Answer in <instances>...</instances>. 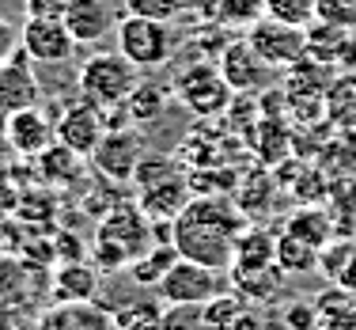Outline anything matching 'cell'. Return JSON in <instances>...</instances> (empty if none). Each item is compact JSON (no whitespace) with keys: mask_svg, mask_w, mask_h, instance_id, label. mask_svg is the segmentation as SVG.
Listing matches in <instances>:
<instances>
[{"mask_svg":"<svg viewBox=\"0 0 356 330\" xmlns=\"http://www.w3.org/2000/svg\"><path fill=\"white\" fill-rule=\"evenodd\" d=\"M326 118L345 133H356V69H345L330 80L326 95H322Z\"/></svg>","mask_w":356,"mask_h":330,"instance_id":"17","label":"cell"},{"mask_svg":"<svg viewBox=\"0 0 356 330\" xmlns=\"http://www.w3.org/2000/svg\"><path fill=\"white\" fill-rule=\"evenodd\" d=\"M0 125H4V137L12 141V148L19 152V156H27V159L42 156V152L57 141V122L42 107L12 110V114L0 118Z\"/></svg>","mask_w":356,"mask_h":330,"instance_id":"11","label":"cell"},{"mask_svg":"<svg viewBox=\"0 0 356 330\" xmlns=\"http://www.w3.org/2000/svg\"><path fill=\"white\" fill-rule=\"evenodd\" d=\"M315 19H322V23H334V27H345V31H353V27H356V0H318Z\"/></svg>","mask_w":356,"mask_h":330,"instance_id":"29","label":"cell"},{"mask_svg":"<svg viewBox=\"0 0 356 330\" xmlns=\"http://www.w3.org/2000/svg\"><path fill=\"white\" fill-rule=\"evenodd\" d=\"M106 114H103V107H95V103H76L69 107L61 118H57V141L61 145H69L72 152H80V156H91V152L99 148V141L106 137Z\"/></svg>","mask_w":356,"mask_h":330,"instance_id":"12","label":"cell"},{"mask_svg":"<svg viewBox=\"0 0 356 330\" xmlns=\"http://www.w3.org/2000/svg\"><path fill=\"white\" fill-rule=\"evenodd\" d=\"M38 159V175L42 179H49V182H57V186H72L76 179L83 175V159L88 156H80V152H72L69 145H61V141H54Z\"/></svg>","mask_w":356,"mask_h":330,"instance_id":"19","label":"cell"},{"mask_svg":"<svg viewBox=\"0 0 356 330\" xmlns=\"http://www.w3.org/2000/svg\"><path fill=\"white\" fill-rule=\"evenodd\" d=\"M144 156H148V152H144V137L133 129V125H122V129H106V137L99 141V148L91 152L88 159L103 179L129 182L133 175H137Z\"/></svg>","mask_w":356,"mask_h":330,"instance_id":"10","label":"cell"},{"mask_svg":"<svg viewBox=\"0 0 356 330\" xmlns=\"http://www.w3.org/2000/svg\"><path fill=\"white\" fill-rule=\"evenodd\" d=\"M284 277L288 274L277 262H269V266H232V285L247 300H273L281 292Z\"/></svg>","mask_w":356,"mask_h":330,"instance_id":"18","label":"cell"},{"mask_svg":"<svg viewBox=\"0 0 356 330\" xmlns=\"http://www.w3.org/2000/svg\"><path fill=\"white\" fill-rule=\"evenodd\" d=\"M133 182L140 186V209L148 213V220H159V224H171L193 198L190 179L178 171L171 156H144Z\"/></svg>","mask_w":356,"mask_h":330,"instance_id":"2","label":"cell"},{"mask_svg":"<svg viewBox=\"0 0 356 330\" xmlns=\"http://www.w3.org/2000/svg\"><path fill=\"white\" fill-rule=\"evenodd\" d=\"M114 35H118V49L144 72L163 69L178 49V38H175L171 23H163V19H144V15L125 12V19L118 23Z\"/></svg>","mask_w":356,"mask_h":330,"instance_id":"5","label":"cell"},{"mask_svg":"<svg viewBox=\"0 0 356 330\" xmlns=\"http://www.w3.org/2000/svg\"><path fill=\"white\" fill-rule=\"evenodd\" d=\"M247 42L273 69H292L300 57H307V27H292V23H281L273 15H261L250 27Z\"/></svg>","mask_w":356,"mask_h":330,"instance_id":"8","label":"cell"},{"mask_svg":"<svg viewBox=\"0 0 356 330\" xmlns=\"http://www.w3.org/2000/svg\"><path fill=\"white\" fill-rule=\"evenodd\" d=\"M315 330H322V327H315ZM326 330H337V327H326Z\"/></svg>","mask_w":356,"mask_h":330,"instance_id":"37","label":"cell"},{"mask_svg":"<svg viewBox=\"0 0 356 330\" xmlns=\"http://www.w3.org/2000/svg\"><path fill=\"white\" fill-rule=\"evenodd\" d=\"M284 323H288V330H315L318 327V308L307 300H296L284 308Z\"/></svg>","mask_w":356,"mask_h":330,"instance_id":"31","label":"cell"},{"mask_svg":"<svg viewBox=\"0 0 356 330\" xmlns=\"http://www.w3.org/2000/svg\"><path fill=\"white\" fill-rule=\"evenodd\" d=\"M175 95L182 107H190L193 114L201 118H213L220 110L227 107V99H232V84L224 80V72H220V65H190L186 72H178L175 80Z\"/></svg>","mask_w":356,"mask_h":330,"instance_id":"9","label":"cell"},{"mask_svg":"<svg viewBox=\"0 0 356 330\" xmlns=\"http://www.w3.org/2000/svg\"><path fill=\"white\" fill-rule=\"evenodd\" d=\"M288 232L292 235H300V239H307L311 247H326L330 243V220L322 209H300L292 220H288Z\"/></svg>","mask_w":356,"mask_h":330,"instance_id":"25","label":"cell"},{"mask_svg":"<svg viewBox=\"0 0 356 330\" xmlns=\"http://www.w3.org/2000/svg\"><path fill=\"white\" fill-rule=\"evenodd\" d=\"M247 213L227 198L201 194L171 220V243L182 258H193L213 269H232L235 247L247 232Z\"/></svg>","mask_w":356,"mask_h":330,"instance_id":"1","label":"cell"},{"mask_svg":"<svg viewBox=\"0 0 356 330\" xmlns=\"http://www.w3.org/2000/svg\"><path fill=\"white\" fill-rule=\"evenodd\" d=\"M95 285H99V269L83 266V262H65L61 269H57L54 277V289L61 300H72V304H88L91 296H95Z\"/></svg>","mask_w":356,"mask_h":330,"instance_id":"21","label":"cell"},{"mask_svg":"<svg viewBox=\"0 0 356 330\" xmlns=\"http://www.w3.org/2000/svg\"><path fill=\"white\" fill-rule=\"evenodd\" d=\"M269 262H277V239L266 228H247L239 247H235L232 266H269Z\"/></svg>","mask_w":356,"mask_h":330,"instance_id":"24","label":"cell"},{"mask_svg":"<svg viewBox=\"0 0 356 330\" xmlns=\"http://www.w3.org/2000/svg\"><path fill=\"white\" fill-rule=\"evenodd\" d=\"M307 54L315 61L330 65L334 72H345V69H356V46L349 38L345 27H334V23H322L315 19L307 27Z\"/></svg>","mask_w":356,"mask_h":330,"instance_id":"15","label":"cell"},{"mask_svg":"<svg viewBox=\"0 0 356 330\" xmlns=\"http://www.w3.org/2000/svg\"><path fill=\"white\" fill-rule=\"evenodd\" d=\"M159 330H213L205 319V304H167Z\"/></svg>","mask_w":356,"mask_h":330,"instance_id":"27","label":"cell"},{"mask_svg":"<svg viewBox=\"0 0 356 330\" xmlns=\"http://www.w3.org/2000/svg\"><path fill=\"white\" fill-rule=\"evenodd\" d=\"M148 247H152V224H148V213L140 205H118L99 224L95 255H99V266L103 269L133 266Z\"/></svg>","mask_w":356,"mask_h":330,"instance_id":"3","label":"cell"},{"mask_svg":"<svg viewBox=\"0 0 356 330\" xmlns=\"http://www.w3.org/2000/svg\"><path fill=\"white\" fill-rule=\"evenodd\" d=\"M144 69L129 61L122 49H110V54H91L88 61L76 72V88L88 103L95 107H125V99L133 95V88L144 80Z\"/></svg>","mask_w":356,"mask_h":330,"instance_id":"4","label":"cell"},{"mask_svg":"<svg viewBox=\"0 0 356 330\" xmlns=\"http://www.w3.org/2000/svg\"><path fill=\"white\" fill-rule=\"evenodd\" d=\"M261 4H266V15H273V19L292 23V27H311L318 0H261Z\"/></svg>","mask_w":356,"mask_h":330,"instance_id":"28","label":"cell"},{"mask_svg":"<svg viewBox=\"0 0 356 330\" xmlns=\"http://www.w3.org/2000/svg\"><path fill=\"white\" fill-rule=\"evenodd\" d=\"M19 42L35 65H65L80 46L61 15H27V23L19 27Z\"/></svg>","mask_w":356,"mask_h":330,"instance_id":"7","label":"cell"},{"mask_svg":"<svg viewBox=\"0 0 356 330\" xmlns=\"http://www.w3.org/2000/svg\"><path fill=\"white\" fill-rule=\"evenodd\" d=\"M125 12L129 15H144V19H163L171 23L182 12V0H125Z\"/></svg>","mask_w":356,"mask_h":330,"instance_id":"30","label":"cell"},{"mask_svg":"<svg viewBox=\"0 0 356 330\" xmlns=\"http://www.w3.org/2000/svg\"><path fill=\"white\" fill-rule=\"evenodd\" d=\"M38 103H42V84L31 72V57L19 49L12 61L0 65V118L23 107H38Z\"/></svg>","mask_w":356,"mask_h":330,"instance_id":"13","label":"cell"},{"mask_svg":"<svg viewBox=\"0 0 356 330\" xmlns=\"http://www.w3.org/2000/svg\"><path fill=\"white\" fill-rule=\"evenodd\" d=\"M27 15H65L69 0H23Z\"/></svg>","mask_w":356,"mask_h":330,"instance_id":"33","label":"cell"},{"mask_svg":"<svg viewBox=\"0 0 356 330\" xmlns=\"http://www.w3.org/2000/svg\"><path fill=\"white\" fill-rule=\"evenodd\" d=\"M61 19L69 23L72 38L80 42V46L103 42L110 31H118V23H122L110 0H69V8H65Z\"/></svg>","mask_w":356,"mask_h":330,"instance_id":"14","label":"cell"},{"mask_svg":"<svg viewBox=\"0 0 356 330\" xmlns=\"http://www.w3.org/2000/svg\"><path fill=\"white\" fill-rule=\"evenodd\" d=\"M227 277L224 269H213V266H201L193 258H175V266L163 274V281L156 285V296L163 304H209L213 296L227 292Z\"/></svg>","mask_w":356,"mask_h":330,"instance_id":"6","label":"cell"},{"mask_svg":"<svg viewBox=\"0 0 356 330\" xmlns=\"http://www.w3.org/2000/svg\"><path fill=\"white\" fill-rule=\"evenodd\" d=\"M220 72L232 84V91H254V88H261V84H269L273 65L261 61L250 42H235V46H227L224 54H220Z\"/></svg>","mask_w":356,"mask_h":330,"instance_id":"16","label":"cell"},{"mask_svg":"<svg viewBox=\"0 0 356 330\" xmlns=\"http://www.w3.org/2000/svg\"><path fill=\"white\" fill-rule=\"evenodd\" d=\"M250 304H247V296H239V292H220V296H213V300L205 304V319L213 323V330H232V323L247 311Z\"/></svg>","mask_w":356,"mask_h":330,"instance_id":"26","label":"cell"},{"mask_svg":"<svg viewBox=\"0 0 356 330\" xmlns=\"http://www.w3.org/2000/svg\"><path fill=\"white\" fill-rule=\"evenodd\" d=\"M175 258H178V251H175V243H163V247H152V251H144V255L129 266V274H133V285H144V289H156L159 281H163V274L175 266Z\"/></svg>","mask_w":356,"mask_h":330,"instance_id":"22","label":"cell"},{"mask_svg":"<svg viewBox=\"0 0 356 330\" xmlns=\"http://www.w3.org/2000/svg\"><path fill=\"white\" fill-rule=\"evenodd\" d=\"M337 285H341V289H349V292H356V255L349 258V266L341 269V277H337Z\"/></svg>","mask_w":356,"mask_h":330,"instance_id":"36","label":"cell"},{"mask_svg":"<svg viewBox=\"0 0 356 330\" xmlns=\"http://www.w3.org/2000/svg\"><path fill=\"white\" fill-rule=\"evenodd\" d=\"M318 247H311L307 239H300V235L284 232L281 239H277V266L284 269V274H311V269L318 266Z\"/></svg>","mask_w":356,"mask_h":330,"instance_id":"23","label":"cell"},{"mask_svg":"<svg viewBox=\"0 0 356 330\" xmlns=\"http://www.w3.org/2000/svg\"><path fill=\"white\" fill-rule=\"evenodd\" d=\"M232 330H261V319H258V311H254V308H247V311H243V315L232 323Z\"/></svg>","mask_w":356,"mask_h":330,"instance_id":"35","label":"cell"},{"mask_svg":"<svg viewBox=\"0 0 356 330\" xmlns=\"http://www.w3.org/2000/svg\"><path fill=\"white\" fill-rule=\"evenodd\" d=\"M171 95H175V88H163V84H156V80H140L137 88H133V95L125 99V110H129L133 125L156 122L167 110V103H171Z\"/></svg>","mask_w":356,"mask_h":330,"instance_id":"20","label":"cell"},{"mask_svg":"<svg viewBox=\"0 0 356 330\" xmlns=\"http://www.w3.org/2000/svg\"><path fill=\"white\" fill-rule=\"evenodd\" d=\"M23 49V42H19V27H12L8 19H0V65L4 61H12L15 54Z\"/></svg>","mask_w":356,"mask_h":330,"instance_id":"32","label":"cell"},{"mask_svg":"<svg viewBox=\"0 0 356 330\" xmlns=\"http://www.w3.org/2000/svg\"><path fill=\"white\" fill-rule=\"evenodd\" d=\"M15 156H19V152H15V148H12V141H8L4 133H0V179H4V175L15 167Z\"/></svg>","mask_w":356,"mask_h":330,"instance_id":"34","label":"cell"}]
</instances>
